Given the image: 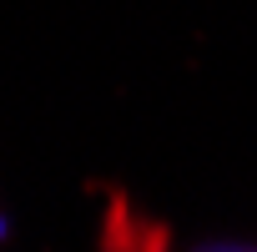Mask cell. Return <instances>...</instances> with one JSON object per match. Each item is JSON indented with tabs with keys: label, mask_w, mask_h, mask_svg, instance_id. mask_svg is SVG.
<instances>
[{
	"label": "cell",
	"mask_w": 257,
	"mask_h": 252,
	"mask_svg": "<svg viewBox=\"0 0 257 252\" xmlns=\"http://www.w3.org/2000/svg\"><path fill=\"white\" fill-rule=\"evenodd\" d=\"M6 232H11V227H6V217H0V237H6Z\"/></svg>",
	"instance_id": "1"
}]
</instances>
